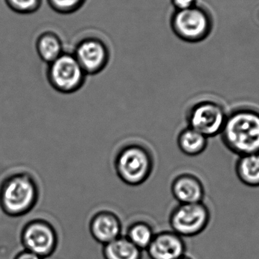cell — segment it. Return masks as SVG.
I'll return each mask as SVG.
<instances>
[{
	"mask_svg": "<svg viewBox=\"0 0 259 259\" xmlns=\"http://www.w3.org/2000/svg\"><path fill=\"white\" fill-rule=\"evenodd\" d=\"M36 50L38 56L47 65L54 62L62 53L60 39L53 33H44L36 39Z\"/></svg>",
	"mask_w": 259,
	"mask_h": 259,
	"instance_id": "2e32d148",
	"label": "cell"
},
{
	"mask_svg": "<svg viewBox=\"0 0 259 259\" xmlns=\"http://www.w3.org/2000/svg\"><path fill=\"white\" fill-rule=\"evenodd\" d=\"M39 199V185L29 172L10 174L0 183V208L9 217L28 214L37 205Z\"/></svg>",
	"mask_w": 259,
	"mask_h": 259,
	"instance_id": "7a4b0ae2",
	"label": "cell"
},
{
	"mask_svg": "<svg viewBox=\"0 0 259 259\" xmlns=\"http://www.w3.org/2000/svg\"><path fill=\"white\" fill-rule=\"evenodd\" d=\"M114 167L117 176L124 184L137 187L150 178L154 169L153 155L146 146L129 143L117 152Z\"/></svg>",
	"mask_w": 259,
	"mask_h": 259,
	"instance_id": "3957f363",
	"label": "cell"
},
{
	"mask_svg": "<svg viewBox=\"0 0 259 259\" xmlns=\"http://www.w3.org/2000/svg\"><path fill=\"white\" fill-rule=\"evenodd\" d=\"M74 56L88 76L101 73L110 59L106 46L97 39L82 41L76 48Z\"/></svg>",
	"mask_w": 259,
	"mask_h": 259,
	"instance_id": "9c48e42d",
	"label": "cell"
},
{
	"mask_svg": "<svg viewBox=\"0 0 259 259\" xmlns=\"http://www.w3.org/2000/svg\"><path fill=\"white\" fill-rule=\"evenodd\" d=\"M150 259H179L187 255L185 239L172 231L156 233L146 250Z\"/></svg>",
	"mask_w": 259,
	"mask_h": 259,
	"instance_id": "30bf717a",
	"label": "cell"
},
{
	"mask_svg": "<svg viewBox=\"0 0 259 259\" xmlns=\"http://www.w3.org/2000/svg\"><path fill=\"white\" fill-rule=\"evenodd\" d=\"M225 146L239 157L259 153V111L240 107L228 114L220 134Z\"/></svg>",
	"mask_w": 259,
	"mask_h": 259,
	"instance_id": "6da1fadb",
	"label": "cell"
},
{
	"mask_svg": "<svg viewBox=\"0 0 259 259\" xmlns=\"http://www.w3.org/2000/svg\"><path fill=\"white\" fill-rule=\"evenodd\" d=\"M236 173L245 185L259 187V153L239 157L236 163Z\"/></svg>",
	"mask_w": 259,
	"mask_h": 259,
	"instance_id": "9a60e30c",
	"label": "cell"
},
{
	"mask_svg": "<svg viewBox=\"0 0 259 259\" xmlns=\"http://www.w3.org/2000/svg\"><path fill=\"white\" fill-rule=\"evenodd\" d=\"M82 0H48L50 7L57 12L66 13L67 11L77 7Z\"/></svg>",
	"mask_w": 259,
	"mask_h": 259,
	"instance_id": "d6986e66",
	"label": "cell"
},
{
	"mask_svg": "<svg viewBox=\"0 0 259 259\" xmlns=\"http://www.w3.org/2000/svg\"><path fill=\"white\" fill-rule=\"evenodd\" d=\"M171 3L178 10H185L193 8L196 0H171Z\"/></svg>",
	"mask_w": 259,
	"mask_h": 259,
	"instance_id": "ffe728a7",
	"label": "cell"
},
{
	"mask_svg": "<svg viewBox=\"0 0 259 259\" xmlns=\"http://www.w3.org/2000/svg\"><path fill=\"white\" fill-rule=\"evenodd\" d=\"M155 234L153 228L149 224L139 221L133 222L127 227L124 237L143 252L153 240Z\"/></svg>",
	"mask_w": 259,
	"mask_h": 259,
	"instance_id": "e0dca14e",
	"label": "cell"
},
{
	"mask_svg": "<svg viewBox=\"0 0 259 259\" xmlns=\"http://www.w3.org/2000/svg\"><path fill=\"white\" fill-rule=\"evenodd\" d=\"M5 3L15 13L29 15L40 8L42 0H5Z\"/></svg>",
	"mask_w": 259,
	"mask_h": 259,
	"instance_id": "ac0fdd59",
	"label": "cell"
},
{
	"mask_svg": "<svg viewBox=\"0 0 259 259\" xmlns=\"http://www.w3.org/2000/svg\"><path fill=\"white\" fill-rule=\"evenodd\" d=\"M104 259H142L143 251L134 246L124 236L103 246Z\"/></svg>",
	"mask_w": 259,
	"mask_h": 259,
	"instance_id": "5bb4252c",
	"label": "cell"
},
{
	"mask_svg": "<svg viewBox=\"0 0 259 259\" xmlns=\"http://www.w3.org/2000/svg\"><path fill=\"white\" fill-rule=\"evenodd\" d=\"M89 231L96 242L104 246L122 236V223L115 213L102 210L90 220Z\"/></svg>",
	"mask_w": 259,
	"mask_h": 259,
	"instance_id": "8fae6325",
	"label": "cell"
},
{
	"mask_svg": "<svg viewBox=\"0 0 259 259\" xmlns=\"http://www.w3.org/2000/svg\"><path fill=\"white\" fill-rule=\"evenodd\" d=\"M87 77L74 55L63 53L47 67V81L59 94H72L80 91Z\"/></svg>",
	"mask_w": 259,
	"mask_h": 259,
	"instance_id": "277c9868",
	"label": "cell"
},
{
	"mask_svg": "<svg viewBox=\"0 0 259 259\" xmlns=\"http://www.w3.org/2000/svg\"><path fill=\"white\" fill-rule=\"evenodd\" d=\"M170 191L178 204L202 202L205 195L201 180L190 173L178 175L172 181Z\"/></svg>",
	"mask_w": 259,
	"mask_h": 259,
	"instance_id": "7c38bea8",
	"label": "cell"
},
{
	"mask_svg": "<svg viewBox=\"0 0 259 259\" xmlns=\"http://www.w3.org/2000/svg\"><path fill=\"white\" fill-rule=\"evenodd\" d=\"M172 27L178 36L187 42H198L207 36L209 21L206 14L197 8L178 10L173 16Z\"/></svg>",
	"mask_w": 259,
	"mask_h": 259,
	"instance_id": "ba28073f",
	"label": "cell"
},
{
	"mask_svg": "<svg viewBox=\"0 0 259 259\" xmlns=\"http://www.w3.org/2000/svg\"><path fill=\"white\" fill-rule=\"evenodd\" d=\"M179 259H193V258H192L191 256H190V255H184V256H183V257H181V258H180Z\"/></svg>",
	"mask_w": 259,
	"mask_h": 259,
	"instance_id": "7402d4cb",
	"label": "cell"
},
{
	"mask_svg": "<svg viewBox=\"0 0 259 259\" xmlns=\"http://www.w3.org/2000/svg\"><path fill=\"white\" fill-rule=\"evenodd\" d=\"M228 113L220 103L214 100H202L193 104L187 111V127L208 139L221 134Z\"/></svg>",
	"mask_w": 259,
	"mask_h": 259,
	"instance_id": "52a82bcc",
	"label": "cell"
},
{
	"mask_svg": "<svg viewBox=\"0 0 259 259\" xmlns=\"http://www.w3.org/2000/svg\"><path fill=\"white\" fill-rule=\"evenodd\" d=\"M13 259H42L38 255L29 252V251L23 249L21 252H18Z\"/></svg>",
	"mask_w": 259,
	"mask_h": 259,
	"instance_id": "44dd1931",
	"label": "cell"
},
{
	"mask_svg": "<svg viewBox=\"0 0 259 259\" xmlns=\"http://www.w3.org/2000/svg\"><path fill=\"white\" fill-rule=\"evenodd\" d=\"M210 208L202 202L178 204L170 211L169 225L171 231L184 239L197 237L208 225Z\"/></svg>",
	"mask_w": 259,
	"mask_h": 259,
	"instance_id": "5b68a950",
	"label": "cell"
},
{
	"mask_svg": "<svg viewBox=\"0 0 259 259\" xmlns=\"http://www.w3.org/2000/svg\"><path fill=\"white\" fill-rule=\"evenodd\" d=\"M20 240L24 249L42 259L53 255L59 244L56 228L48 221L42 219L27 222L21 230Z\"/></svg>",
	"mask_w": 259,
	"mask_h": 259,
	"instance_id": "8992f818",
	"label": "cell"
},
{
	"mask_svg": "<svg viewBox=\"0 0 259 259\" xmlns=\"http://www.w3.org/2000/svg\"><path fill=\"white\" fill-rule=\"evenodd\" d=\"M208 140L198 131L187 127L178 134L177 144L184 155L194 157L201 155L205 150L208 146Z\"/></svg>",
	"mask_w": 259,
	"mask_h": 259,
	"instance_id": "4fadbf2b",
	"label": "cell"
}]
</instances>
